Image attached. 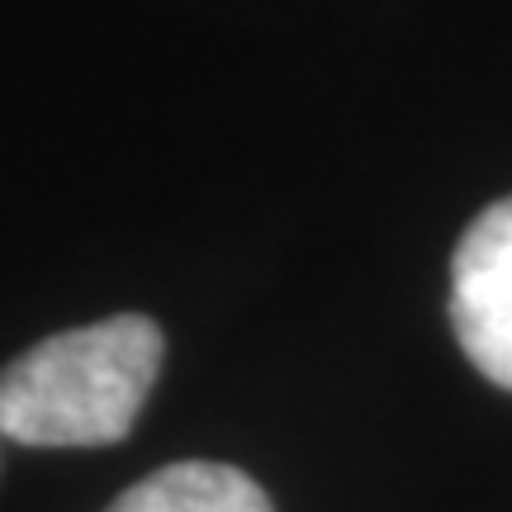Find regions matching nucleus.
<instances>
[{
    "instance_id": "f257e3e1",
    "label": "nucleus",
    "mask_w": 512,
    "mask_h": 512,
    "mask_svg": "<svg viewBox=\"0 0 512 512\" xmlns=\"http://www.w3.org/2000/svg\"><path fill=\"white\" fill-rule=\"evenodd\" d=\"M162 370V328L114 313L57 332L0 370V437L19 446H110L133 432Z\"/></svg>"
},
{
    "instance_id": "f03ea898",
    "label": "nucleus",
    "mask_w": 512,
    "mask_h": 512,
    "mask_svg": "<svg viewBox=\"0 0 512 512\" xmlns=\"http://www.w3.org/2000/svg\"><path fill=\"white\" fill-rule=\"evenodd\" d=\"M451 323L470 366L512 389V195L489 204L451 261Z\"/></svg>"
},
{
    "instance_id": "7ed1b4c3",
    "label": "nucleus",
    "mask_w": 512,
    "mask_h": 512,
    "mask_svg": "<svg viewBox=\"0 0 512 512\" xmlns=\"http://www.w3.org/2000/svg\"><path fill=\"white\" fill-rule=\"evenodd\" d=\"M110 512H275L252 475L219 460H176L128 494L110 503Z\"/></svg>"
}]
</instances>
